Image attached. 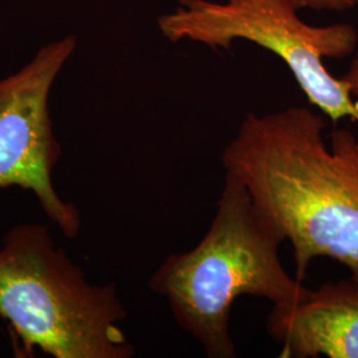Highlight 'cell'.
I'll return each instance as SVG.
<instances>
[{"mask_svg":"<svg viewBox=\"0 0 358 358\" xmlns=\"http://www.w3.org/2000/svg\"><path fill=\"white\" fill-rule=\"evenodd\" d=\"M304 106L248 113L222 153L226 173L250 192L259 213L294 247L296 279L329 257L358 279V138Z\"/></svg>","mask_w":358,"mask_h":358,"instance_id":"6da1fadb","label":"cell"},{"mask_svg":"<svg viewBox=\"0 0 358 358\" xmlns=\"http://www.w3.org/2000/svg\"><path fill=\"white\" fill-rule=\"evenodd\" d=\"M282 242L247 189L226 173L215 217L203 239L187 252L167 256L150 276L149 288L166 299L179 328L208 357H235L230 313L239 296L263 297L273 308H284L306 291L282 267Z\"/></svg>","mask_w":358,"mask_h":358,"instance_id":"7a4b0ae2","label":"cell"},{"mask_svg":"<svg viewBox=\"0 0 358 358\" xmlns=\"http://www.w3.org/2000/svg\"><path fill=\"white\" fill-rule=\"evenodd\" d=\"M115 282H88L50 227L20 223L0 245V320L16 357L131 358L136 349L120 322L127 319Z\"/></svg>","mask_w":358,"mask_h":358,"instance_id":"3957f363","label":"cell"},{"mask_svg":"<svg viewBox=\"0 0 358 358\" xmlns=\"http://www.w3.org/2000/svg\"><path fill=\"white\" fill-rule=\"evenodd\" d=\"M297 11L294 0H179L158 26L171 43L189 40L213 50H230L235 40L251 41L282 59L309 103L333 124L358 121V103L341 77L332 76L322 62L356 51V28L309 26Z\"/></svg>","mask_w":358,"mask_h":358,"instance_id":"277c9868","label":"cell"},{"mask_svg":"<svg viewBox=\"0 0 358 358\" xmlns=\"http://www.w3.org/2000/svg\"><path fill=\"white\" fill-rule=\"evenodd\" d=\"M75 48V36L50 43L20 71L0 80V190L32 192L45 217L68 239L78 235L81 215L53 185L63 148L53 131L48 99Z\"/></svg>","mask_w":358,"mask_h":358,"instance_id":"5b68a950","label":"cell"},{"mask_svg":"<svg viewBox=\"0 0 358 358\" xmlns=\"http://www.w3.org/2000/svg\"><path fill=\"white\" fill-rule=\"evenodd\" d=\"M284 358H358V279L308 289L289 307L272 308L267 320Z\"/></svg>","mask_w":358,"mask_h":358,"instance_id":"8992f818","label":"cell"},{"mask_svg":"<svg viewBox=\"0 0 358 358\" xmlns=\"http://www.w3.org/2000/svg\"><path fill=\"white\" fill-rule=\"evenodd\" d=\"M299 10L309 8L317 13H345L358 6V0H294Z\"/></svg>","mask_w":358,"mask_h":358,"instance_id":"52a82bcc","label":"cell"},{"mask_svg":"<svg viewBox=\"0 0 358 358\" xmlns=\"http://www.w3.org/2000/svg\"><path fill=\"white\" fill-rule=\"evenodd\" d=\"M341 80L345 83L353 100L358 103V45L352 59V63L349 65V69L346 71L345 75L341 77Z\"/></svg>","mask_w":358,"mask_h":358,"instance_id":"ba28073f","label":"cell"}]
</instances>
